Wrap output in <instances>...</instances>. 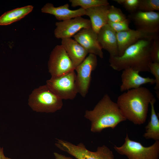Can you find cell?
I'll return each instance as SVG.
<instances>
[{"mask_svg":"<svg viewBox=\"0 0 159 159\" xmlns=\"http://www.w3.org/2000/svg\"><path fill=\"white\" fill-rule=\"evenodd\" d=\"M154 97L148 89L141 86L123 93L116 103L126 120L140 125L145 122L150 102Z\"/></svg>","mask_w":159,"mask_h":159,"instance_id":"6da1fadb","label":"cell"},{"mask_svg":"<svg viewBox=\"0 0 159 159\" xmlns=\"http://www.w3.org/2000/svg\"><path fill=\"white\" fill-rule=\"evenodd\" d=\"M153 40H141L127 48L121 56L110 57V66L117 71L131 68L140 72H149V66L152 62L150 51Z\"/></svg>","mask_w":159,"mask_h":159,"instance_id":"7a4b0ae2","label":"cell"},{"mask_svg":"<svg viewBox=\"0 0 159 159\" xmlns=\"http://www.w3.org/2000/svg\"><path fill=\"white\" fill-rule=\"evenodd\" d=\"M85 117L91 122V131L100 132L104 129H113L126 119L117 103L105 94L92 110H86Z\"/></svg>","mask_w":159,"mask_h":159,"instance_id":"3957f363","label":"cell"},{"mask_svg":"<svg viewBox=\"0 0 159 159\" xmlns=\"http://www.w3.org/2000/svg\"><path fill=\"white\" fill-rule=\"evenodd\" d=\"M28 105L37 112L54 113L61 109L63 102L46 85L33 90L29 96Z\"/></svg>","mask_w":159,"mask_h":159,"instance_id":"277c9868","label":"cell"},{"mask_svg":"<svg viewBox=\"0 0 159 159\" xmlns=\"http://www.w3.org/2000/svg\"><path fill=\"white\" fill-rule=\"evenodd\" d=\"M56 140L55 144L57 148L77 159H114L112 152L105 145L98 147L96 151L92 152L82 143L76 145L63 140Z\"/></svg>","mask_w":159,"mask_h":159,"instance_id":"5b68a950","label":"cell"},{"mask_svg":"<svg viewBox=\"0 0 159 159\" xmlns=\"http://www.w3.org/2000/svg\"><path fill=\"white\" fill-rule=\"evenodd\" d=\"M115 150L128 159H158L159 140L152 145L145 147L140 143L130 140L127 134L123 144L120 147L115 145Z\"/></svg>","mask_w":159,"mask_h":159,"instance_id":"8992f818","label":"cell"},{"mask_svg":"<svg viewBox=\"0 0 159 159\" xmlns=\"http://www.w3.org/2000/svg\"><path fill=\"white\" fill-rule=\"evenodd\" d=\"M76 77L74 70L61 76L51 77L46 85L62 100H73L78 93Z\"/></svg>","mask_w":159,"mask_h":159,"instance_id":"52a82bcc","label":"cell"},{"mask_svg":"<svg viewBox=\"0 0 159 159\" xmlns=\"http://www.w3.org/2000/svg\"><path fill=\"white\" fill-rule=\"evenodd\" d=\"M48 68L52 77L63 75L75 69L61 45L56 46L52 51L48 62Z\"/></svg>","mask_w":159,"mask_h":159,"instance_id":"ba28073f","label":"cell"},{"mask_svg":"<svg viewBox=\"0 0 159 159\" xmlns=\"http://www.w3.org/2000/svg\"><path fill=\"white\" fill-rule=\"evenodd\" d=\"M97 64V56L89 54L75 69L76 74V83L78 93L85 97L88 91L91 79V73Z\"/></svg>","mask_w":159,"mask_h":159,"instance_id":"9c48e42d","label":"cell"},{"mask_svg":"<svg viewBox=\"0 0 159 159\" xmlns=\"http://www.w3.org/2000/svg\"><path fill=\"white\" fill-rule=\"evenodd\" d=\"M55 37L62 39L70 38L81 29L91 27L90 20L81 16L55 23Z\"/></svg>","mask_w":159,"mask_h":159,"instance_id":"30bf717a","label":"cell"},{"mask_svg":"<svg viewBox=\"0 0 159 159\" xmlns=\"http://www.w3.org/2000/svg\"><path fill=\"white\" fill-rule=\"evenodd\" d=\"M118 56H121L129 46L143 39H153L159 37V33L146 32L138 29L116 33Z\"/></svg>","mask_w":159,"mask_h":159,"instance_id":"8fae6325","label":"cell"},{"mask_svg":"<svg viewBox=\"0 0 159 159\" xmlns=\"http://www.w3.org/2000/svg\"><path fill=\"white\" fill-rule=\"evenodd\" d=\"M130 18L137 29L150 33H159L158 12L138 11L132 13Z\"/></svg>","mask_w":159,"mask_h":159,"instance_id":"7c38bea8","label":"cell"},{"mask_svg":"<svg viewBox=\"0 0 159 159\" xmlns=\"http://www.w3.org/2000/svg\"><path fill=\"white\" fill-rule=\"evenodd\" d=\"M74 39L81 44L88 53L93 54L100 58L103 57V53L98 40L97 34L91 27L83 29L73 36Z\"/></svg>","mask_w":159,"mask_h":159,"instance_id":"4fadbf2b","label":"cell"},{"mask_svg":"<svg viewBox=\"0 0 159 159\" xmlns=\"http://www.w3.org/2000/svg\"><path fill=\"white\" fill-rule=\"evenodd\" d=\"M122 71V83L120 87L121 92L137 88L144 84H155L154 79L143 77L139 74V71L132 68H126Z\"/></svg>","mask_w":159,"mask_h":159,"instance_id":"5bb4252c","label":"cell"},{"mask_svg":"<svg viewBox=\"0 0 159 159\" xmlns=\"http://www.w3.org/2000/svg\"><path fill=\"white\" fill-rule=\"evenodd\" d=\"M97 38L102 49L109 53L110 57L119 56L116 33L107 24L100 29Z\"/></svg>","mask_w":159,"mask_h":159,"instance_id":"9a60e30c","label":"cell"},{"mask_svg":"<svg viewBox=\"0 0 159 159\" xmlns=\"http://www.w3.org/2000/svg\"><path fill=\"white\" fill-rule=\"evenodd\" d=\"M69 7L68 4L55 7L52 4L48 3L42 8L41 11L53 15L57 19L62 21L85 15V10L81 7L72 10L69 9Z\"/></svg>","mask_w":159,"mask_h":159,"instance_id":"2e32d148","label":"cell"},{"mask_svg":"<svg viewBox=\"0 0 159 159\" xmlns=\"http://www.w3.org/2000/svg\"><path fill=\"white\" fill-rule=\"evenodd\" d=\"M75 68L86 57L88 52L74 39L71 38L62 39L61 44Z\"/></svg>","mask_w":159,"mask_h":159,"instance_id":"e0dca14e","label":"cell"},{"mask_svg":"<svg viewBox=\"0 0 159 159\" xmlns=\"http://www.w3.org/2000/svg\"><path fill=\"white\" fill-rule=\"evenodd\" d=\"M110 6H100L85 10V15L90 17L91 27L97 34L100 29L107 24V15Z\"/></svg>","mask_w":159,"mask_h":159,"instance_id":"ac0fdd59","label":"cell"},{"mask_svg":"<svg viewBox=\"0 0 159 159\" xmlns=\"http://www.w3.org/2000/svg\"><path fill=\"white\" fill-rule=\"evenodd\" d=\"M156 99L154 97L150 102L151 106L150 118L148 125L145 127V132L143 137L146 139L159 140V120L154 108Z\"/></svg>","mask_w":159,"mask_h":159,"instance_id":"d6986e66","label":"cell"},{"mask_svg":"<svg viewBox=\"0 0 159 159\" xmlns=\"http://www.w3.org/2000/svg\"><path fill=\"white\" fill-rule=\"evenodd\" d=\"M33 7L28 5L7 11L0 16V25H6L24 18L33 10Z\"/></svg>","mask_w":159,"mask_h":159,"instance_id":"ffe728a7","label":"cell"},{"mask_svg":"<svg viewBox=\"0 0 159 159\" xmlns=\"http://www.w3.org/2000/svg\"><path fill=\"white\" fill-rule=\"evenodd\" d=\"M69 1L72 6H80L85 10L93 7L110 5L107 0H70Z\"/></svg>","mask_w":159,"mask_h":159,"instance_id":"44dd1931","label":"cell"},{"mask_svg":"<svg viewBox=\"0 0 159 159\" xmlns=\"http://www.w3.org/2000/svg\"><path fill=\"white\" fill-rule=\"evenodd\" d=\"M107 17L108 21L113 22L122 21L127 19L120 9L113 5L110 6Z\"/></svg>","mask_w":159,"mask_h":159,"instance_id":"7402d4cb","label":"cell"},{"mask_svg":"<svg viewBox=\"0 0 159 159\" xmlns=\"http://www.w3.org/2000/svg\"><path fill=\"white\" fill-rule=\"evenodd\" d=\"M159 10V0H140L138 11L150 12Z\"/></svg>","mask_w":159,"mask_h":159,"instance_id":"603a6c76","label":"cell"},{"mask_svg":"<svg viewBox=\"0 0 159 159\" xmlns=\"http://www.w3.org/2000/svg\"><path fill=\"white\" fill-rule=\"evenodd\" d=\"M122 5L127 11L133 13L138 11L140 0H114Z\"/></svg>","mask_w":159,"mask_h":159,"instance_id":"cb8c5ba5","label":"cell"},{"mask_svg":"<svg viewBox=\"0 0 159 159\" xmlns=\"http://www.w3.org/2000/svg\"><path fill=\"white\" fill-rule=\"evenodd\" d=\"M130 23V19L127 18L124 21L117 22L108 21L107 24L117 33L130 29L129 27Z\"/></svg>","mask_w":159,"mask_h":159,"instance_id":"d4e9b609","label":"cell"},{"mask_svg":"<svg viewBox=\"0 0 159 159\" xmlns=\"http://www.w3.org/2000/svg\"><path fill=\"white\" fill-rule=\"evenodd\" d=\"M150 55L152 62L159 63V38L153 39L150 48Z\"/></svg>","mask_w":159,"mask_h":159,"instance_id":"484cf974","label":"cell"},{"mask_svg":"<svg viewBox=\"0 0 159 159\" xmlns=\"http://www.w3.org/2000/svg\"><path fill=\"white\" fill-rule=\"evenodd\" d=\"M150 72L154 76L155 80V86L154 89L156 91L157 95L159 96V63H151L149 65Z\"/></svg>","mask_w":159,"mask_h":159,"instance_id":"4316f807","label":"cell"},{"mask_svg":"<svg viewBox=\"0 0 159 159\" xmlns=\"http://www.w3.org/2000/svg\"><path fill=\"white\" fill-rule=\"evenodd\" d=\"M54 155L55 159H73L70 157H67L57 152H54Z\"/></svg>","mask_w":159,"mask_h":159,"instance_id":"83f0119b","label":"cell"},{"mask_svg":"<svg viewBox=\"0 0 159 159\" xmlns=\"http://www.w3.org/2000/svg\"><path fill=\"white\" fill-rule=\"evenodd\" d=\"M0 159H11L5 156L4 152V149L2 147H0Z\"/></svg>","mask_w":159,"mask_h":159,"instance_id":"f1b7e54d","label":"cell"}]
</instances>
